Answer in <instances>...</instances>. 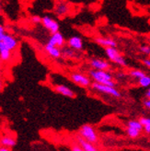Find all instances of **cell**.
Instances as JSON below:
<instances>
[{"instance_id": "1", "label": "cell", "mask_w": 150, "mask_h": 151, "mask_svg": "<svg viewBox=\"0 0 150 151\" xmlns=\"http://www.w3.org/2000/svg\"><path fill=\"white\" fill-rule=\"evenodd\" d=\"M88 75H89V78L94 82L111 86V87H116V83L113 80V76L109 71L91 69L88 72Z\"/></svg>"}, {"instance_id": "2", "label": "cell", "mask_w": 150, "mask_h": 151, "mask_svg": "<svg viewBox=\"0 0 150 151\" xmlns=\"http://www.w3.org/2000/svg\"><path fill=\"white\" fill-rule=\"evenodd\" d=\"M78 134L85 140L92 143V144H97L99 141L98 134H97L95 128L90 124L82 125L78 130Z\"/></svg>"}, {"instance_id": "3", "label": "cell", "mask_w": 150, "mask_h": 151, "mask_svg": "<svg viewBox=\"0 0 150 151\" xmlns=\"http://www.w3.org/2000/svg\"><path fill=\"white\" fill-rule=\"evenodd\" d=\"M105 52H106V55L111 62L123 67H126L128 65L125 58L121 55V52H119L117 48L107 47V48H105Z\"/></svg>"}, {"instance_id": "4", "label": "cell", "mask_w": 150, "mask_h": 151, "mask_svg": "<svg viewBox=\"0 0 150 151\" xmlns=\"http://www.w3.org/2000/svg\"><path fill=\"white\" fill-rule=\"evenodd\" d=\"M94 90L103 94H106L109 96H111L113 98H119L122 97L121 92L115 88V87H111V86H107V85H103V84H100V83H97V82H92V84L90 86Z\"/></svg>"}, {"instance_id": "5", "label": "cell", "mask_w": 150, "mask_h": 151, "mask_svg": "<svg viewBox=\"0 0 150 151\" xmlns=\"http://www.w3.org/2000/svg\"><path fill=\"white\" fill-rule=\"evenodd\" d=\"M70 79L75 83V84L78 85L82 88H88L91 86V79L88 76L78 73V72H74L70 74Z\"/></svg>"}, {"instance_id": "6", "label": "cell", "mask_w": 150, "mask_h": 151, "mask_svg": "<svg viewBox=\"0 0 150 151\" xmlns=\"http://www.w3.org/2000/svg\"><path fill=\"white\" fill-rule=\"evenodd\" d=\"M42 24L43 27L51 32V34H54L57 32H59V23L54 19H52L49 16H44L42 18Z\"/></svg>"}, {"instance_id": "7", "label": "cell", "mask_w": 150, "mask_h": 151, "mask_svg": "<svg viewBox=\"0 0 150 151\" xmlns=\"http://www.w3.org/2000/svg\"><path fill=\"white\" fill-rule=\"evenodd\" d=\"M89 65L92 67V69L96 70H106L109 71L111 69V64L102 58H92L89 61Z\"/></svg>"}, {"instance_id": "8", "label": "cell", "mask_w": 150, "mask_h": 151, "mask_svg": "<svg viewBox=\"0 0 150 151\" xmlns=\"http://www.w3.org/2000/svg\"><path fill=\"white\" fill-rule=\"evenodd\" d=\"M70 10V6L69 4L65 2V0H58L55 6V13L58 18H62L66 16L68 14Z\"/></svg>"}, {"instance_id": "9", "label": "cell", "mask_w": 150, "mask_h": 151, "mask_svg": "<svg viewBox=\"0 0 150 151\" xmlns=\"http://www.w3.org/2000/svg\"><path fill=\"white\" fill-rule=\"evenodd\" d=\"M65 38H64L63 34L59 32L52 34L48 42H47V44H49V45H52V46H56L59 48H63L65 46Z\"/></svg>"}, {"instance_id": "10", "label": "cell", "mask_w": 150, "mask_h": 151, "mask_svg": "<svg viewBox=\"0 0 150 151\" xmlns=\"http://www.w3.org/2000/svg\"><path fill=\"white\" fill-rule=\"evenodd\" d=\"M83 40L82 38L78 36V35H75L70 37L68 40H67V46L76 50V51H81L83 50Z\"/></svg>"}, {"instance_id": "11", "label": "cell", "mask_w": 150, "mask_h": 151, "mask_svg": "<svg viewBox=\"0 0 150 151\" xmlns=\"http://www.w3.org/2000/svg\"><path fill=\"white\" fill-rule=\"evenodd\" d=\"M94 41L104 48H107V47L116 48L118 46L117 42L109 37H96V38H94Z\"/></svg>"}, {"instance_id": "12", "label": "cell", "mask_w": 150, "mask_h": 151, "mask_svg": "<svg viewBox=\"0 0 150 151\" xmlns=\"http://www.w3.org/2000/svg\"><path fill=\"white\" fill-rule=\"evenodd\" d=\"M54 90L55 92L61 94L65 97H67V98H75L76 97V93L73 89H71L70 88H68L65 85H63V84H59V85H55L54 87Z\"/></svg>"}, {"instance_id": "13", "label": "cell", "mask_w": 150, "mask_h": 151, "mask_svg": "<svg viewBox=\"0 0 150 151\" xmlns=\"http://www.w3.org/2000/svg\"><path fill=\"white\" fill-rule=\"evenodd\" d=\"M76 141H77V144L79 145L85 151H99L98 148L95 147L94 144L85 140L83 137H80L79 134L76 137Z\"/></svg>"}, {"instance_id": "14", "label": "cell", "mask_w": 150, "mask_h": 151, "mask_svg": "<svg viewBox=\"0 0 150 151\" xmlns=\"http://www.w3.org/2000/svg\"><path fill=\"white\" fill-rule=\"evenodd\" d=\"M1 42L6 45V47L10 51H14L18 47V41L16 38L13 37L12 35L6 34Z\"/></svg>"}, {"instance_id": "15", "label": "cell", "mask_w": 150, "mask_h": 151, "mask_svg": "<svg viewBox=\"0 0 150 151\" xmlns=\"http://www.w3.org/2000/svg\"><path fill=\"white\" fill-rule=\"evenodd\" d=\"M11 52L9 50L6 45L0 41V61L1 62H9L11 58Z\"/></svg>"}, {"instance_id": "16", "label": "cell", "mask_w": 150, "mask_h": 151, "mask_svg": "<svg viewBox=\"0 0 150 151\" xmlns=\"http://www.w3.org/2000/svg\"><path fill=\"white\" fill-rule=\"evenodd\" d=\"M45 51L47 54L55 59L60 58L62 56V50L61 48L56 47V46H52V45L46 44L45 45Z\"/></svg>"}, {"instance_id": "17", "label": "cell", "mask_w": 150, "mask_h": 151, "mask_svg": "<svg viewBox=\"0 0 150 151\" xmlns=\"http://www.w3.org/2000/svg\"><path fill=\"white\" fill-rule=\"evenodd\" d=\"M0 143H1V145L4 146V147H14L16 146L17 142L14 138L10 137H4L1 138L0 140Z\"/></svg>"}, {"instance_id": "18", "label": "cell", "mask_w": 150, "mask_h": 151, "mask_svg": "<svg viewBox=\"0 0 150 151\" xmlns=\"http://www.w3.org/2000/svg\"><path fill=\"white\" fill-rule=\"evenodd\" d=\"M141 131L136 129V128H132V127H128L126 128V134L132 139H136L140 137Z\"/></svg>"}, {"instance_id": "19", "label": "cell", "mask_w": 150, "mask_h": 151, "mask_svg": "<svg viewBox=\"0 0 150 151\" xmlns=\"http://www.w3.org/2000/svg\"><path fill=\"white\" fill-rule=\"evenodd\" d=\"M128 75H129V77H131L132 78H134V79H140L141 78H143L144 76H146V74L144 72V71H142L140 69H132L128 72Z\"/></svg>"}, {"instance_id": "20", "label": "cell", "mask_w": 150, "mask_h": 151, "mask_svg": "<svg viewBox=\"0 0 150 151\" xmlns=\"http://www.w3.org/2000/svg\"><path fill=\"white\" fill-rule=\"evenodd\" d=\"M127 126L132 127V128H136V129H137L141 132L144 130V126L141 124L139 120H129L128 122H127Z\"/></svg>"}, {"instance_id": "21", "label": "cell", "mask_w": 150, "mask_h": 151, "mask_svg": "<svg viewBox=\"0 0 150 151\" xmlns=\"http://www.w3.org/2000/svg\"><path fill=\"white\" fill-rule=\"evenodd\" d=\"M76 50H74L70 47H63L62 49V55L66 58H74L76 57Z\"/></svg>"}, {"instance_id": "22", "label": "cell", "mask_w": 150, "mask_h": 151, "mask_svg": "<svg viewBox=\"0 0 150 151\" xmlns=\"http://www.w3.org/2000/svg\"><path fill=\"white\" fill-rule=\"evenodd\" d=\"M138 85L142 88H150V75H146L143 78L138 79Z\"/></svg>"}, {"instance_id": "23", "label": "cell", "mask_w": 150, "mask_h": 151, "mask_svg": "<svg viewBox=\"0 0 150 151\" xmlns=\"http://www.w3.org/2000/svg\"><path fill=\"white\" fill-rule=\"evenodd\" d=\"M141 124L144 126V131L146 134H150V118L147 117H141L139 119Z\"/></svg>"}, {"instance_id": "24", "label": "cell", "mask_w": 150, "mask_h": 151, "mask_svg": "<svg viewBox=\"0 0 150 151\" xmlns=\"http://www.w3.org/2000/svg\"><path fill=\"white\" fill-rule=\"evenodd\" d=\"M140 51L142 54H144L146 56H150V46L149 45H142L140 47Z\"/></svg>"}, {"instance_id": "25", "label": "cell", "mask_w": 150, "mask_h": 151, "mask_svg": "<svg viewBox=\"0 0 150 151\" xmlns=\"http://www.w3.org/2000/svg\"><path fill=\"white\" fill-rule=\"evenodd\" d=\"M143 106L146 109V110H148V111H150V99H146L143 101Z\"/></svg>"}, {"instance_id": "26", "label": "cell", "mask_w": 150, "mask_h": 151, "mask_svg": "<svg viewBox=\"0 0 150 151\" xmlns=\"http://www.w3.org/2000/svg\"><path fill=\"white\" fill-rule=\"evenodd\" d=\"M32 21L35 24H38V23H42V18L39 16H33L32 18Z\"/></svg>"}, {"instance_id": "27", "label": "cell", "mask_w": 150, "mask_h": 151, "mask_svg": "<svg viewBox=\"0 0 150 151\" xmlns=\"http://www.w3.org/2000/svg\"><path fill=\"white\" fill-rule=\"evenodd\" d=\"M142 63H143V65L147 67V68L150 69V58H145L142 60Z\"/></svg>"}, {"instance_id": "28", "label": "cell", "mask_w": 150, "mask_h": 151, "mask_svg": "<svg viewBox=\"0 0 150 151\" xmlns=\"http://www.w3.org/2000/svg\"><path fill=\"white\" fill-rule=\"evenodd\" d=\"M6 35V32H5V29L3 26L0 25V41H2L3 40V38L5 37Z\"/></svg>"}, {"instance_id": "29", "label": "cell", "mask_w": 150, "mask_h": 151, "mask_svg": "<svg viewBox=\"0 0 150 151\" xmlns=\"http://www.w3.org/2000/svg\"><path fill=\"white\" fill-rule=\"evenodd\" d=\"M146 99H150V88H148L146 91Z\"/></svg>"}, {"instance_id": "30", "label": "cell", "mask_w": 150, "mask_h": 151, "mask_svg": "<svg viewBox=\"0 0 150 151\" xmlns=\"http://www.w3.org/2000/svg\"><path fill=\"white\" fill-rule=\"evenodd\" d=\"M0 151H10L9 147H0Z\"/></svg>"}, {"instance_id": "31", "label": "cell", "mask_w": 150, "mask_h": 151, "mask_svg": "<svg viewBox=\"0 0 150 151\" xmlns=\"http://www.w3.org/2000/svg\"><path fill=\"white\" fill-rule=\"evenodd\" d=\"M2 88H3V82L1 79H0V91L2 90Z\"/></svg>"}, {"instance_id": "32", "label": "cell", "mask_w": 150, "mask_h": 151, "mask_svg": "<svg viewBox=\"0 0 150 151\" xmlns=\"http://www.w3.org/2000/svg\"><path fill=\"white\" fill-rule=\"evenodd\" d=\"M0 10H1V2H0Z\"/></svg>"}, {"instance_id": "33", "label": "cell", "mask_w": 150, "mask_h": 151, "mask_svg": "<svg viewBox=\"0 0 150 151\" xmlns=\"http://www.w3.org/2000/svg\"><path fill=\"white\" fill-rule=\"evenodd\" d=\"M0 68H1V61H0Z\"/></svg>"}, {"instance_id": "34", "label": "cell", "mask_w": 150, "mask_h": 151, "mask_svg": "<svg viewBox=\"0 0 150 151\" xmlns=\"http://www.w3.org/2000/svg\"><path fill=\"white\" fill-rule=\"evenodd\" d=\"M82 151H85V150H84V149H83V150H82Z\"/></svg>"}]
</instances>
